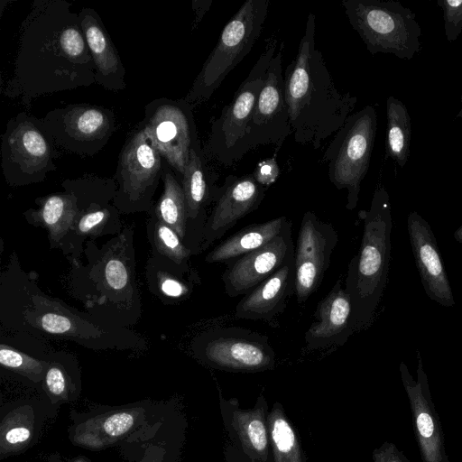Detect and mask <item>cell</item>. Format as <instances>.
I'll list each match as a JSON object with an SVG mask.
<instances>
[{
    "label": "cell",
    "mask_w": 462,
    "mask_h": 462,
    "mask_svg": "<svg viewBox=\"0 0 462 462\" xmlns=\"http://www.w3.org/2000/svg\"><path fill=\"white\" fill-rule=\"evenodd\" d=\"M12 75L3 93L25 106L33 98L96 83L79 14L65 0H34L18 33Z\"/></svg>",
    "instance_id": "6da1fadb"
},
{
    "label": "cell",
    "mask_w": 462,
    "mask_h": 462,
    "mask_svg": "<svg viewBox=\"0 0 462 462\" xmlns=\"http://www.w3.org/2000/svg\"><path fill=\"white\" fill-rule=\"evenodd\" d=\"M316 16L308 14L296 57L285 69V98L294 141L319 149L355 109L357 97L341 93L315 42Z\"/></svg>",
    "instance_id": "7a4b0ae2"
},
{
    "label": "cell",
    "mask_w": 462,
    "mask_h": 462,
    "mask_svg": "<svg viewBox=\"0 0 462 462\" xmlns=\"http://www.w3.org/2000/svg\"><path fill=\"white\" fill-rule=\"evenodd\" d=\"M364 230L357 254L348 263L345 289L353 306L355 331L368 328L388 283L393 227L390 196L378 182L368 210H361Z\"/></svg>",
    "instance_id": "3957f363"
},
{
    "label": "cell",
    "mask_w": 462,
    "mask_h": 462,
    "mask_svg": "<svg viewBox=\"0 0 462 462\" xmlns=\"http://www.w3.org/2000/svg\"><path fill=\"white\" fill-rule=\"evenodd\" d=\"M278 50V38L273 34L247 77L239 85L232 100L211 122L203 152L209 161L225 167L239 162L248 152L246 132L270 62Z\"/></svg>",
    "instance_id": "277c9868"
},
{
    "label": "cell",
    "mask_w": 462,
    "mask_h": 462,
    "mask_svg": "<svg viewBox=\"0 0 462 462\" xmlns=\"http://www.w3.org/2000/svg\"><path fill=\"white\" fill-rule=\"evenodd\" d=\"M342 6L372 55L389 53L410 60L421 51V29L416 14L400 2L344 0Z\"/></svg>",
    "instance_id": "5b68a950"
},
{
    "label": "cell",
    "mask_w": 462,
    "mask_h": 462,
    "mask_svg": "<svg viewBox=\"0 0 462 462\" xmlns=\"http://www.w3.org/2000/svg\"><path fill=\"white\" fill-rule=\"evenodd\" d=\"M269 0H246L223 28L218 41L183 97L194 108L207 102L251 51L267 17Z\"/></svg>",
    "instance_id": "8992f818"
},
{
    "label": "cell",
    "mask_w": 462,
    "mask_h": 462,
    "mask_svg": "<svg viewBox=\"0 0 462 462\" xmlns=\"http://www.w3.org/2000/svg\"><path fill=\"white\" fill-rule=\"evenodd\" d=\"M170 402L138 401L121 405H96L70 410L69 440L77 447L100 451L119 447L169 409Z\"/></svg>",
    "instance_id": "52a82bcc"
},
{
    "label": "cell",
    "mask_w": 462,
    "mask_h": 462,
    "mask_svg": "<svg viewBox=\"0 0 462 462\" xmlns=\"http://www.w3.org/2000/svg\"><path fill=\"white\" fill-rule=\"evenodd\" d=\"M377 130V114L367 105L350 115L329 143L321 162L328 163L330 182L347 191L346 208H356L361 182L365 177L371 161Z\"/></svg>",
    "instance_id": "ba28073f"
},
{
    "label": "cell",
    "mask_w": 462,
    "mask_h": 462,
    "mask_svg": "<svg viewBox=\"0 0 462 462\" xmlns=\"http://www.w3.org/2000/svg\"><path fill=\"white\" fill-rule=\"evenodd\" d=\"M55 145L46 134L42 119L25 112L12 117L1 138V168L13 186L42 182L55 171Z\"/></svg>",
    "instance_id": "9c48e42d"
},
{
    "label": "cell",
    "mask_w": 462,
    "mask_h": 462,
    "mask_svg": "<svg viewBox=\"0 0 462 462\" xmlns=\"http://www.w3.org/2000/svg\"><path fill=\"white\" fill-rule=\"evenodd\" d=\"M163 161L180 179L193 148L201 145L193 107L184 98H156L144 106L141 122Z\"/></svg>",
    "instance_id": "30bf717a"
},
{
    "label": "cell",
    "mask_w": 462,
    "mask_h": 462,
    "mask_svg": "<svg viewBox=\"0 0 462 462\" xmlns=\"http://www.w3.org/2000/svg\"><path fill=\"white\" fill-rule=\"evenodd\" d=\"M42 123L46 134L60 150L93 156L110 140L116 131V117L104 106L71 104L49 111Z\"/></svg>",
    "instance_id": "8fae6325"
},
{
    "label": "cell",
    "mask_w": 462,
    "mask_h": 462,
    "mask_svg": "<svg viewBox=\"0 0 462 462\" xmlns=\"http://www.w3.org/2000/svg\"><path fill=\"white\" fill-rule=\"evenodd\" d=\"M163 159L140 125L118 157L114 203L118 209H147L162 180Z\"/></svg>",
    "instance_id": "7c38bea8"
},
{
    "label": "cell",
    "mask_w": 462,
    "mask_h": 462,
    "mask_svg": "<svg viewBox=\"0 0 462 462\" xmlns=\"http://www.w3.org/2000/svg\"><path fill=\"white\" fill-rule=\"evenodd\" d=\"M283 44L273 57L246 132V149L274 144L277 152L291 134L282 76Z\"/></svg>",
    "instance_id": "4fadbf2b"
},
{
    "label": "cell",
    "mask_w": 462,
    "mask_h": 462,
    "mask_svg": "<svg viewBox=\"0 0 462 462\" xmlns=\"http://www.w3.org/2000/svg\"><path fill=\"white\" fill-rule=\"evenodd\" d=\"M338 241L335 227L312 211L303 214L295 248V294L305 302L320 285Z\"/></svg>",
    "instance_id": "5bb4252c"
},
{
    "label": "cell",
    "mask_w": 462,
    "mask_h": 462,
    "mask_svg": "<svg viewBox=\"0 0 462 462\" xmlns=\"http://www.w3.org/2000/svg\"><path fill=\"white\" fill-rule=\"evenodd\" d=\"M294 255L292 225L289 219L268 244L227 263L221 276L226 294L232 298L247 294Z\"/></svg>",
    "instance_id": "9a60e30c"
},
{
    "label": "cell",
    "mask_w": 462,
    "mask_h": 462,
    "mask_svg": "<svg viewBox=\"0 0 462 462\" xmlns=\"http://www.w3.org/2000/svg\"><path fill=\"white\" fill-rule=\"evenodd\" d=\"M201 351L207 362L225 369H265L274 362L268 337L243 328H221L209 333Z\"/></svg>",
    "instance_id": "2e32d148"
},
{
    "label": "cell",
    "mask_w": 462,
    "mask_h": 462,
    "mask_svg": "<svg viewBox=\"0 0 462 462\" xmlns=\"http://www.w3.org/2000/svg\"><path fill=\"white\" fill-rule=\"evenodd\" d=\"M59 406L46 398L22 399L0 408V460L22 454L33 447L43 434Z\"/></svg>",
    "instance_id": "e0dca14e"
},
{
    "label": "cell",
    "mask_w": 462,
    "mask_h": 462,
    "mask_svg": "<svg viewBox=\"0 0 462 462\" xmlns=\"http://www.w3.org/2000/svg\"><path fill=\"white\" fill-rule=\"evenodd\" d=\"M266 187L253 173L228 175L218 187L215 206L203 233V248L222 237L241 218L257 209L265 197Z\"/></svg>",
    "instance_id": "ac0fdd59"
},
{
    "label": "cell",
    "mask_w": 462,
    "mask_h": 462,
    "mask_svg": "<svg viewBox=\"0 0 462 462\" xmlns=\"http://www.w3.org/2000/svg\"><path fill=\"white\" fill-rule=\"evenodd\" d=\"M407 229L424 291L438 304L453 307L456 302L450 282L429 222L416 211H411L407 218Z\"/></svg>",
    "instance_id": "d6986e66"
},
{
    "label": "cell",
    "mask_w": 462,
    "mask_h": 462,
    "mask_svg": "<svg viewBox=\"0 0 462 462\" xmlns=\"http://www.w3.org/2000/svg\"><path fill=\"white\" fill-rule=\"evenodd\" d=\"M354 332L352 302L338 279L318 303L314 320L305 333V343L314 350L341 346Z\"/></svg>",
    "instance_id": "ffe728a7"
},
{
    "label": "cell",
    "mask_w": 462,
    "mask_h": 462,
    "mask_svg": "<svg viewBox=\"0 0 462 462\" xmlns=\"http://www.w3.org/2000/svg\"><path fill=\"white\" fill-rule=\"evenodd\" d=\"M78 14L94 61L96 84L111 91L125 89V69L101 17L90 7H83Z\"/></svg>",
    "instance_id": "44dd1931"
},
{
    "label": "cell",
    "mask_w": 462,
    "mask_h": 462,
    "mask_svg": "<svg viewBox=\"0 0 462 462\" xmlns=\"http://www.w3.org/2000/svg\"><path fill=\"white\" fill-rule=\"evenodd\" d=\"M177 420L171 403L162 417L118 447L122 455L134 462H176L179 453Z\"/></svg>",
    "instance_id": "7402d4cb"
},
{
    "label": "cell",
    "mask_w": 462,
    "mask_h": 462,
    "mask_svg": "<svg viewBox=\"0 0 462 462\" xmlns=\"http://www.w3.org/2000/svg\"><path fill=\"white\" fill-rule=\"evenodd\" d=\"M294 258L275 273L244 295L235 314L239 319L271 322L286 308L288 299L295 293Z\"/></svg>",
    "instance_id": "603a6c76"
},
{
    "label": "cell",
    "mask_w": 462,
    "mask_h": 462,
    "mask_svg": "<svg viewBox=\"0 0 462 462\" xmlns=\"http://www.w3.org/2000/svg\"><path fill=\"white\" fill-rule=\"evenodd\" d=\"M199 145L190 152L184 174L180 178L189 219H197L211 202H215L218 187L217 174Z\"/></svg>",
    "instance_id": "cb8c5ba5"
},
{
    "label": "cell",
    "mask_w": 462,
    "mask_h": 462,
    "mask_svg": "<svg viewBox=\"0 0 462 462\" xmlns=\"http://www.w3.org/2000/svg\"><path fill=\"white\" fill-rule=\"evenodd\" d=\"M288 220L286 217L282 216L263 223L245 226L210 251L205 261L208 263L227 264L268 244L281 233Z\"/></svg>",
    "instance_id": "d4e9b609"
},
{
    "label": "cell",
    "mask_w": 462,
    "mask_h": 462,
    "mask_svg": "<svg viewBox=\"0 0 462 462\" xmlns=\"http://www.w3.org/2000/svg\"><path fill=\"white\" fill-rule=\"evenodd\" d=\"M162 180L163 190L155 208L157 220L171 227L183 239L189 220L185 195L180 179L164 161Z\"/></svg>",
    "instance_id": "484cf974"
},
{
    "label": "cell",
    "mask_w": 462,
    "mask_h": 462,
    "mask_svg": "<svg viewBox=\"0 0 462 462\" xmlns=\"http://www.w3.org/2000/svg\"><path fill=\"white\" fill-rule=\"evenodd\" d=\"M386 119L385 159H392L403 168L410 157L411 141V120L405 104L393 96L388 97Z\"/></svg>",
    "instance_id": "4316f807"
},
{
    "label": "cell",
    "mask_w": 462,
    "mask_h": 462,
    "mask_svg": "<svg viewBox=\"0 0 462 462\" xmlns=\"http://www.w3.org/2000/svg\"><path fill=\"white\" fill-rule=\"evenodd\" d=\"M79 211L76 196L65 190L42 199L40 208L31 215L49 229L53 239L59 240L76 222Z\"/></svg>",
    "instance_id": "83f0119b"
},
{
    "label": "cell",
    "mask_w": 462,
    "mask_h": 462,
    "mask_svg": "<svg viewBox=\"0 0 462 462\" xmlns=\"http://www.w3.org/2000/svg\"><path fill=\"white\" fill-rule=\"evenodd\" d=\"M233 425L248 456L265 461L268 439L264 411L260 408L247 411L237 410L233 413Z\"/></svg>",
    "instance_id": "f1b7e54d"
},
{
    "label": "cell",
    "mask_w": 462,
    "mask_h": 462,
    "mask_svg": "<svg viewBox=\"0 0 462 462\" xmlns=\"http://www.w3.org/2000/svg\"><path fill=\"white\" fill-rule=\"evenodd\" d=\"M45 398L55 406L76 402L80 396L79 375L61 362H47L42 380Z\"/></svg>",
    "instance_id": "f546056e"
},
{
    "label": "cell",
    "mask_w": 462,
    "mask_h": 462,
    "mask_svg": "<svg viewBox=\"0 0 462 462\" xmlns=\"http://www.w3.org/2000/svg\"><path fill=\"white\" fill-rule=\"evenodd\" d=\"M65 190L73 193L79 206L88 203V208L94 205H104L115 198L116 182L114 179L99 178L87 174L75 180H65L62 182Z\"/></svg>",
    "instance_id": "4dcf8cb0"
},
{
    "label": "cell",
    "mask_w": 462,
    "mask_h": 462,
    "mask_svg": "<svg viewBox=\"0 0 462 462\" xmlns=\"http://www.w3.org/2000/svg\"><path fill=\"white\" fill-rule=\"evenodd\" d=\"M269 429L273 447L274 462H302L294 430L278 408L270 414Z\"/></svg>",
    "instance_id": "1f68e13d"
},
{
    "label": "cell",
    "mask_w": 462,
    "mask_h": 462,
    "mask_svg": "<svg viewBox=\"0 0 462 462\" xmlns=\"http://www.w3.org/2000/svg\"><path fill=\"white\" fill-rule=\"evenodd\" d=\"M0 363L4 367L25 376L33 383L42 382L47 367L46 361H41L5 346L0 347Z\"/></svg>",
    "instance_id": "d6a6232c"
},
{
    "label": "cell",
    "mask_w": 462,
    "mask_h": 462,
    "mask_svg": "<svg viewBox=\"0 0 462 462\" xmlns=\"http://www.w3.org/2000/svg\"><path fill=\"white\" fill-rule=\"evenodd\" d=\"M153 242L158 251L177 264H184L189 257V250L181 238L169 226L157 220L153 228Z\"/></svg>",
    "instance_id": "836d02e7"
},
{
    "label": "cell",
    "mask_w": 462,
    "mask_h": 462,
    "mask_svg": "<svg viewBox=\"0 0 462 462\" xmlns=\"http://www.w3.org/2000/svg\"><path fill=\"white\" fill-rule=\"evenodd\" d=\"M437 5L443 12L446 39L453 42L462 32V0H438Z\"/></svg>",
    "instance_id": "e575fe53"
},
{
    "label": "cell",
    "mask_w": 462,
    "mask_h": 462,
    "mask_svg": "<svg viewBox=\"0 0 462 462\" xmlns=\"http://www.w3.org/2000/svg\"><path fill=\"white\" fill-rule=\"evenodd\" d=\"M77 222V230L80 235H90L108 222L115 212L112 206L95 205L88 208Z\"/></svg>",
    "instance_id": "d590c367"
},
{
    "label": "cell",
    "mask_w": 462,
    "mask_h": 462,
    "mask_svg": "<svg viewBox=\"0 0 462 462\" xmlns=\"http://www.w3.org/2000/svg\"><path fill=\"white\" fill-rule=\"evenodd\" d=\"M105 279L111 289L123 290L128 283V273L124 263L118 259H110L105 267Z\"/></svg>",
    "instance_id": "8d00e7d4"
},
{
    "label": "cell",
    "mask_w": 462,
    "mask_h": 462,
    "mask_svg": "<svg viewBox=\"0 0 462 462\" xmlns=\"http://www.w3.org/2000/svg\"><path fill=\"white\" fill-rule=\"evenodd\" d=\"M279 174V165L274 157L260 162L253 172L256 181L266 188L277 180Z\"/></svg>",
    "instance_id": "74e56055"
},
{
    "label": "cell",
    "mask_w": 462,
    "mask_h": 462,
    "mask_svg": "<svg viewBox=\"0 0 462 462\" xmlns=\"http://www.w3.org/2000/svg\"><path fill=\"white\" fill-rule=\"evenodd\" d=\"M41 327L51 334H66L72 330V323L64 315L46 313L41 318Z\"/></svg>",
    "instance_id": "f35d334b"
},
{
    "label": "cell",
    "mask_w": 462,
    "mask_h": 462,
    "mask_svg": "<svg viewBox=\"0 0 462 462\" xmlns=\"http://www.w3.org/2000/svg\"><path fill=\"white\" fill-rule=\"evenodd\" d=\"M162 291L170 297L178 298L187 292V288L176 279L166 277L161 282Z\"/></svg>",
    "instance_id": "ab89813d"
},
{
    "label": "cell",
    "mask_w": 462,
    "mask_h": 462,
    "mask_svg": "<svg viewBox=\"0 0 462 462\" xmlns=\"http://www.w3.org/2000/svg\"><path fill=\"white\" fill-rule=\"evenodd\" d=\"M417 426L421 436L429 438L432 435L434 425L429 414L420 413L417 419Z\"/></svg>",
    "instance_id": "60d3db41"
},
{
    "label": "cell",
    "mask_w": 462,
    "mask_h": 462,
    "mask_svg": "<svg viewBox=\"0 0 462 462\" xmlns=\"http://www.w3.org/2000/svg\"><path fill=\"white\" fill-rule=\"evenodd\" d=\"M47 462H91V460L82 455H79L73 457H63L60 453L58 452H52L49 454L47 457Z\"/></svg>",
    "instance_id": "b9f144b4"
},
{
    "label": "cell",
    "mask_w": 462,
    "mask_h": 462,
    "mask_svg": "<svg viewBox=\"0 0 462 462\" xmlns=\"http://www.w3.org/2000/svg\"><path fill=\"white\" fill-rule=\"evenodd\" d=\"M198 3L199 5V7L192 2L193 9L196 13V23H198L201 20L205 13L208 11L211 5V1H198Z\"/></svg>",
    "instance_id": "7bdbcfd3"
},
{
    "label": "cell",
    "mask_w": 462,
    "mask_h": 462,
    "mask_svg": "<svg viewBox=\"0 0 462 462\" xmlns=\"http://www.w3.org/2000/svg\"><path fill=\"white\" fill-rule=\"evenodd\" d=\"M455 240L462 245V225L454 232Z\"/></svg>",
    "instance_id": "ee69618b"
},
{
    "label": "cell",
    "mask_w": 462,
    "mask_h": 462,
    "mask_svg": "<svg viewBox=\"0 0 462 462\" xmlns=\"http://www.w3.org/2000/svg\"><path fill=\"white\" fill-rule=\"evenodd\" d=\"M460 104H461V107H460L459 112L457 115V117L461 119V132H462V94L460 96Z\"/></svg>",
    "instance_id": "f6af8a7d"
}]
</instances>
